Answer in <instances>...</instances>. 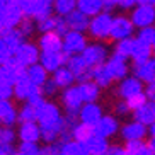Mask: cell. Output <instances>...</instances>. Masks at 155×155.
<instances>
[{
    "label": "cell",
    "instance_id": "1",
    "mask_svg": "<svg viewBox=\"0 0 155 155\" xmlns=\"http://www.w3.org/2000/svg\"><path fill=\"white\" fill-rule=\"evenodd\" d=\"M24 41H28V39L22 36V32L17 28L0 32V65L15 58V53L22 46Z\"/></svg>",
    "mask_w": 155,
    "mask_h": 155
},
{
    "label": "cell",
    "instance_id": "2",
    "mask_svg": "<svg viewBox=\"0 0 155 155\" xmlns=\"http://www.w3.org/2000/svg\"><path fill=\"white\" fill-rule=\"evenodd\" d=\"M114 17L111 15L109 10H102L101 14L91 17V24H89V36L96 41H104V39H111V28H113Z\"/></svg>",
    "mask_w": 155,
    "mask_h": 155
},
{
    "label": "cell",
    "instance_id": "3",
    "mask_svg": "<svg viewBox=\"0 0 155 155\" xmlns=\"http://www.w3.org/2000/svg\"><path fill=\"white\" fill-rule=\"evenodd\" d=\"M24 17L26 14L22 10V5L17 2H7L0 5V32L19 28Z\"/></svg>",
    "mask_w": 155,
    "mask_h": 155
},
{
    "label": "cell",
    "instance_id": "4",
    "mask_svg": "<svg viewBox=\"0 0 155 155\" xmlns=\"http://www.w3.org/2000/svg\"><path fill=\"white\" fill-rule=\"evenodd\" d=\"M60 101H61V106L65 109V114H70V116H78L82 106L85 104L82 94L78 91V85H72V87L63 89L61 94H60Z\"/></svg>",
    "mask_w": 155,
    "mask_h": 155
},
{
    "label": "cell",
    "instance_id": "5",
    "mask_svg": "<svg viewBox=\"0 0 155 155\" xmlns=\"http://www.w3.org/2000/svg\"><path fill=\"white\" fill-rule=\"evenodd\" d=\"M22 10L29 19H41L55 14V0H22Z\"/></svg>",
    "mask_w": 155,
    "mask_h": 155
},
{
    "label": "cell",
    "instance_id": "6",
    "mask_svg": "<svg viewBox=\"0 0 155 155\" xmlns=\"http://www.w3.org/2000/svg\"><path fill=\"white\" fill-rule=\"evenodd\" d=\"M87 45H89L87 36L82 31H72L70 29L63 36V53H67L68 56L82 55L84 50L87 48Z\"/></svg>",
    "mask_w": 155,
    "mask_h": 155
},
{
    "label": "cell",
    "instance_id": "7",
    "mask_svg": "<svg viewBox=\"0 0 155 155\" xmlns=\"http://www.w3.org/2000/svg\"><path fill=\"white\" fill-rule=\"evenodd\" d=\"M82 56L87 63H89V67L92 68V67L106 63L107 58L111 56V53H109V48L106 45H102L101 41H94V43H89V45H87V48L84 50Z\"/></svg>",
    "mask_w": 155,
    "mask_h": 155
},
{
    "label": "cell",
    "instance_id": "8",
    "mask_svg": "<svg viewBox=\"0 0 155 155\" xmlns=\"http://www.w3.org/2000/svg\"><path fill=\"white\" fill-rule=\"evenodd\" d=\"M145 91V82L140 80L137 75H128L123 80L118 82V87H116V96L119 99H130V97L137 96L140 92Z\"/></svg>",
    "mask_w": 155,
    "mask_h": 155
},
{
    "label": "cell",
    "instance_id": "9",
    "mask_svg": "<svg viewBox=\"0 0 155 155\" xmlns=\"http://www.w3.org/2000/svg\"><path fill=\"white\" fill-rule=\"evenodd\" d=\"M26 75H28V67L19 63L15 58H12L7 63H2L0 67V82H9L14 85L17 80H21Z\"/></svg>",
    "mask_w": 155,
    "mask_h": 155
},
{
    "label": "cell",
    "instance_id": "10",
    "mask_svg": "<svg viewBox=\"0 0 155 155\" xmlns=\"http://www.w3.org/2000/svg\"><path fill=\"white\" fill-rule=\"evenodd\" d=\"M135 24L130 17L126 15H116L113 21V28H111V39L113 41H121L128 38L135 36Z\"/></svg>",
    "mask_w": 155,
    "mask_h": 155
},
{
    "label": "cell",
    "instance_id": "11",
    "mask_svg": "<svg viewBox=\"0 0 155 155\" xmlns=\"http://www.w3.org/2000/svg\"><path fill=\"white\" fill-rule=\"evenodd\" d=\"M130 19L133 21L137 29L147 28V26H155V7L138 4L135 9H131Z\"/></svg>",
    "mask_w": 155,
    "mask_h": 155
},
{
    "label": "cell",
    "instance_id": "12",
    "mask_svg": "<svg viewBox=\"0 0 155 155\" xmlns=\"http://www.w3.org/2000/svg\"><path fill=\"white\" fill-rule=\"evenodd\" d=\"M106 68L109 72L113 82H119L123 80L124 77H128V72H130V65H128V60L123 56L116 55V53H111V56L106 61Z\"/></svg>",
    "mask_w": 155,
    "mask_h": 155
},
{
    "label": "cell",
    "instance_id": "13",
    "mask_svg": "<svg viewBox=\"0 0 155 155\" xmlns=\"http://www.w3.org/2000/svg\"><path fill=\"white\" fill-rule=\"evenodd\" d=\"M94 131L96 135L99 137H104V138H113L116 137L119 131H121V124H119V119L113 114H104L102 118L94 124Z\"/></svg>",
    "mask_w": 155,
    "mask_h": 155
},
{
    "label": "cell",
    "instance_id": "14",
    "mask_svg": "<svg viewBox=\"0 0 155 155\" xmlns=\"http://www.w3.org/2000/svg\"><path fill=\"white\" fill-rule=\"evenodd\" d=\"M39 92H43V87L36 85L28 75L14 84V99H17L19 102H26L29 101V97L36 96Z\"/></svg>",
    "mask_w": 155,
    "mask_h": 155
},
{
    "label": "cell",
    "instance_id": "15",
    "mask_svg": "<svg viewBox=\"0 0 155 155\" xmlns=\"http://www.w3.org/2000/svg\"><path fill=\"white\" fill-rule=\"evenodd\" d=\"M39 58H41V48L36 43H31V41H24L22 46L15 53V60L19 63H22L24 67H31V65L38 63Z\"/></svg>",
    "mask_w": 155,
    "mask_h": 155
},
{
    "label": "cell",
    "instance_id": "16",
    "mask_svg": "<svg viewBox=\"0 0 155 155\" xmlns=\"http://www.w3.org/2000/svg\"><path fill=\"white\" fill-rule=\"evenodd\" d=\"M147 135H148V126L140 123V121H137V119L121 124V131H119V137L123 138L124 141L145 140Z\"/></svg>",
    "mask_w": 155,
    "mask_h": 155
},
{
    "label": "cell",
    "instance_id": "17",
    "mask_svg": "<svg viewBox=\"0 0 155 155\" xmlns=\"http://www.w3.org/2000/svg\"><path fill=\"white\" fill-rule=\"evenodd\" d=\"M67 61H68V55L63 51H41V58H39V63L50 73L65 67Z\"/></svg>",
    "mask_w": 155,
    "mask_h": 155
},
{
    "label": "cell",
    "instance_id": "18",
    "mask_svg": "<svg viewBox=\"0 0 155 155\" xmlns=\"http://www.w3.org/2000/svg\"><path fill=\"white\" fill-rule=\"evenodd\" d=\"M67 67L72 70V73L75 75L77 78V84L78 82H85L91 78V67L84 60L82 55H73V56H68V61H67Z\"/></svg>",
    "mask_w": 155,
    "mask_h": 155
},
{
    "label": "cell",
    "instance_id": "19",
    "mask_svg": "<svg viewBox=\"0 0 155 155\" xmlns=\"http://www.w3.org/2000/svg\"><path fill=\"white\" fill-rule=\"evenodd\" d=\"M38 46L41 51H63V36L56 31L41 32L38 38Z\"/></svg>",
    "mask_w": 155,
    "mask_h": 155
},
{
    "label": "cell",
    "instance_id": "20",
    "mask_svg": "<svg viewBox=\"0 0 155 155\" xmlns=\"http://www.w3.org/2000/svg\"><path fill=\"white\" fill-rule=\"evenodd\" d=\"M17 135L19 141H41V126L38 121L19 123Z\"/></svg>",
    "mask_w": 155,
    "mask_h": 155
},
{
    "label": "cell",
    "instance_id": "21",
    "mask_svg": "<svg viewBox=\"0 0 155 155\" xmlns=\"http://www.w3.org/2000/svg\"><path fill=\"white\" fill-rule=\"evenodd\" d=\"M150 58H153V48L152 45L141 41L135 36V45H133V53H131V61L133 65H141L148 61Z\"/></svg>",
    "mask_w": 155,
    "mask_h": 155
},
{
    "label": "cell",
    "instance_id": "22",
    "mask_svg": "<svg viewBox=\"0 0 155 155\" xmlns=\"http://www.w3.org/2000/svg\"><path fill=\"white\" fill-rule=\"evenodd\" d=\"M102 116H104L102 107H101L97 102H85V104L82 106L80 113H78V121H82V123H87V124H91V126H94V124H96Z\"/></svg>",
    "mask_w": 155,
    "mask_h": 155
},
{
    "label": "cell",
    "instance_id": "23",
    "mask_svg": "<svg viewBox=\"0 0 155 155\" xmlns=\"http://www.w3.org/2000/svg\"><path fill=\"white\" fill-rule=\"evenodd\" d=\"M0 123L2 126H14L19 123V109L10 101H0Z\"/></svg>",
    "mask_w": 155,
    "mask_h": 155
},
{
    "label": "cell",
    "instance_id": "24",
    "mask_svg": "<svg viewBox=\"0 0 155 155\" xmlns=\"http://www.w3.org/2000/svg\"><path fill=\"white\" fill-rule=\"evenodd\" d=\"M133 75H137L145 84L155 82V56L141 65H133Z\"/></svg>",
    "mask_w": 155,
    "mask_h": 155
},
{
    "label": "cell",
    "instance_id": "25",
    "mask_svg": "<svg viewBox=\"0 0 155 155\" xmlns=\"http://www.w3.org/2000/svg\"><path fill=\"white\" fill-rule=\"evenodd\" d=\"M77 85H78V91H80V94H82L85 102H97V99H99V96H101V85L99 84L94 82L92 78H89L85 82H78Z\"/></svg>",
    "mask_w": 155,
    "mask_h": 155
},
{
    "label": "cell",
    "instance_id": "26",
    "mask_svg": "<svg viewBox=\"0 0 155 155\" xmlns=\"http://www.w3.org/2000/svg\"><path fill=\"white\" fill-rule=\"evenodd\" d=\"M51 78L55 80V84L60 87V91H63V89H67V87H72L75 85V82H77V78H75V75L72 73V70L65 65V67H61V68H58L56 72L51 73Z\"/></svg>",
    "mask_w": 155,
    "mask_h": 155
},
{
    "label": "cell",
    "instance_id": "27",
    "mask_svg": "<svg viewBox=\"0 0 155 155\" xmlns=\"http://www.w3.org/2000/svg\"><path fill=\"white\" fill-rule=\"evenodd\" d=\"M67 22H68V28L72 29V31H82L85 32L87 29H89V24H91V17L89 15H85L84 12H80V10H73L72 14L67 15Z\"/></svg>",
    "mask_w": 155,
    "mask_h": 155
},
{
    "label": "cell",
    "instance_id": "28",
    "mask_svg": "<svg viewBox=\"0 0 155 155\" xmlns=\"http://www.w3.org/2000/svg\"><path fill=\"white\" fill-rule=\"evenodd\" d=\"M133 119H137V121L147 124V126H150L155 121V102L153 101H147L140 109L133 111Z\"/></svg>",
    "mask_w": 155,
    "mask_h": 155
},
{
    "label": "cell",
    "instance_id": "29",
    "mask_svg": "<svg viewBox=\"0 0 155 155\" xmlns=\"http://www.w3.org/2000/svg\"><path fill=\"white\" fill-rule=\"evenodd\" d=\"M85 147H87V150H89L91 155H102V153H106V152L109 150L111 143H109L107 138L99 137V135L94 133V135L85 141Z\"/></svg>",
    "mask_w": 155,
    "mask_h": 155
},
{
    "label": "cell",
    "instance_id": "30",
    "mask_svg": "<svg viewBox=\"0 0 155 155\" xmlns=\"http://www.w3.org/2000/svg\"><path fill=\"white\" fill-rule=\"evenodd\" d=\"M60 150H61V155H91L85 143L73 140V138L72 140L60 141Z\"/></svg>",
    "mask_w": 155,
    "mask_h": 155
},
{
    "label": "cell",
    "instance_id": "31",
    "mask_svg": "<svg viewBox=\"0 0 155 155\" xmlns=\"http://www.w3.org/2000/svg\"><path fill=\"white\" fill-rule=\"evenodd\" d=\"M28 77L31 78L36 85L43 87L48 80H50V72H48V70H46L39 61H38V63L28 67Z\"/></svg>",
    "mask_w": 155,
    "mask_h": 155
},
{
    "label": "cell",
    "instance_id": "32",
    "mask_svg": "<svg viewBox=\"0 0 155 155\" xmlns=\"http://www.w3.org/2000/svg\"><path fill=\"white\" fill-rule=\"evenodd\" d=\"M77 9L89 17H94L102 10H106L102 0H77Z\"/></svg>",
    "mask_w": 155,
    "mask_h": 155
},
{
    "label": "cell",
    "instance_id": "33",
    "mask_svg": "<svg viewBox=\"0 0 155 155\" xmlns=\"http://www.w3.org/2000/svg\"><path fill=\"white\" fill-rule=\"evenodd\" d=\"M91 78L94 82H97L101 85V89H107V87L113 84V78H111L109 72L106 68V65H97V67H92L91 70Z\"/></svg>",
    "mask_w": 155,
    "mask_h": 155
},
{
    "label": "cell",
    "instance_id": "34",
    "mask_svg": "<svg viewBox=\"0 0 155 155\" xmlns=\"http://www.w3.org/2000/svg\"><path fill=\"white\" fill-rule=\"evenodd\" d=\"M133 45H135V36L128 38V39H121V41H114V48L113 53L123 56L126 60H131V53H133Z\"/></svg>",
    "mask_w": 155,
    "mask_h": 155
},
{
    "label": "cell",
    "instance_id": "35",
    "mask_svg": "<svg viewBox=\"0 0 155 155\" xmlns=\"http://www.w3.org/2000/svg\"><path fill=\"white\" fill-rule=\"evenodd\" d=\"M94 126H91V124L87 123H82V121H78L77 124H75V128H73V133H72V138L77 141H82V143H85L89 138L94 135Z\"/></svg>",
    "mask_w": 155,
    "mask_h": 155
},
{
    "label": "cell",
    "instance_id": "36",
    "mask_svg": "<svg viewBox=\"0 0 155 155\" xmlns=\"http://www.w3.org/2000/svg\"><path fill=\"white\" fill-rule=\"evenodd\" d=\"M133 155H155V152L152 150V147L148 141L145 140H135V141H126L124 145Z\"/></svg>",
    "mask_w": 155,
    "mask_h": 155
},
{
    "label": "cell",
    "instance_id": "37",
    "mask_svg": "<svg viewBox=\"0 0 155 155\" xmlns=\"http://www.w3.org/2000/svg\"><path fill=\"white\" fill-rule=\"evenodd\" d=\"M26 121H38V107H34L31 102H22L19 107V123Z\"/></svg>",
    "mask_w": 155,
    "mask_h": 155
},
{
    "label": "cell",
    "instance_id": "38",
    "mask_svg": "<svg viewBox=\"0 0 155 155\" xmlns=\"http://www.w3.org/2000/svg\"><path fill=\"white\" fill-rule=\"evenodd\" d=\"M73 10H77V0H55V14L67 17L72 14Z\"/></svg>",
    "mask_w": 155,
    "mask_h": 155
},
{
    "label": "cell",
    "instance_id": "39",
    "mask_svg": "<svg viewBox=\"0 0 155 155\" xmlns=\"http://www.w3.org/2000/svg\"><path fill=\"white\" fill-rule=\"evenodd\" d=\"M36 28L39 32H48V31H55L56 29V14L46 15V17L36 19Z\"/></svg>",
    "mask_w": 155,
    "mask_h": 155
},
{
    "label": "cell",
    "instance_id": "40",
    "mask_svg": "<svg viewBox=\"0 0 155 155\" xmlns=\"http://www.w3.org/2000/svg\"><path fill=\"white\" fill-rule=\"evenodd\" d=\"M19 138L14 126H2L0 128V145H14Z\"/></svg>",
    "mask_w": 155,
    "mask_h": 155
},
{
    "label": "cell",
    "instance_id": "41",
    "mask_svg": "<svg viewBox=\"0 0 155 155\" xmlns=\"http://www.w3.org/2000/svg\"><path fill=\"white\" fill-rule=\"evenodd\" d=\"M17 150L24 155H39L41 153V145L39 141H19Z\"/></svg>",
    "mask_w": 155,
    "mask_h": 155
},
{
    "label": "cell",
    "instance_id": "42",
    "mask_svg": "<svg viewBox=\"0 0 155 155\" xmlns=\"http://www.w3.org/2000/svg\"><path fill=\"white\" fill-rule=\"evenodd\" d=\"M17 29L22 32V36L26 38V39H29V38L34 34V31H38L36 21H34V19H29V17H24V21L21 22V26H19Z\"/></svg>",
    "mask_w": 155,
    "mask_h": 155
},
{
    "label": "cell",
    "instance_id": "43",
    "mask_svg": "<svg viewBox=\"0 0 155 155\" xmlns=\"http://www.w3.org/2000/svg\"><path fill=\"white\" fill-rule=\"evenodd\" d=\"M137 38L141 39V41L148 43V45H153L155 43V26H147V28L138 29Z\"/></svg>",
    "mask_w": 155,
    "mask_h": 155
},
{
    "label": "cell",
    "instance_id": "44",
    "mask_svg": "<svg viewBox=\"0 0 155 155\" xmlns=\"http://www.w3.org/2000/svg\"><path fill=\"white\" fill-rule=\"evenodd\" d=\"M147 101H148V97H147L145 91H143V92H140V94H137V96L126 99V102H128V106L131 107V111H137V109H140L141 106L145 104Z\"/></svg>",
    "mask_w": 155,
    "mask_h": 155
},
{
    "label": "cell",
    "instance_id": "45",
    "mask_svg": "<svg viewBox=\"0 0 155 155\" xmlns=\"http://www.w3.org/2000/svg\"><path fill=\"white\" fill-rule=\"evenodd\" d=\"M14 99V85L9 82H0V101Z\"/></svg>",
    "mask_w": 155,
    "mask_h": 155
},
{
    "label": "cell",
    "instance_id": "46",
    "mask_svg": "<svg viewBox=\"0 0 155 155\" xmlns=\"http://www.w3.org/2000/svg\"><path fill=\"white\" fill-rule=\"evenodd\" d=\"M114 113L118 116H128V114H133L131 107L128 106V102L124 99H119L116 104H114Z\"/></svg>",
    "mask_w": 155,
    "mask_h": 155
},
{
    "label": "cell",
    "instance_id": "47",
    "mask_svg": "<svg viewBox=\"0 0 155 155\" xmlns=\"http://www.w3.org/2000/svg\"><path fill=\"white\" fill-rule=\"evenodd\" d=\"M39 155H61L60 141L58 143H45V145L41 147V153Z\"/></svg>",
    "mask_w": 155,
    "mask_h": 155
},
{
    "label": "cell",
    "instance_id": "48",
    "mask_svg": "<svg viewBox=\"0 0 155 155\" xmlns=\"http://www.w3.org/2000/svg\"><path fill=\"white\" fill-rule=\"evenodd\" d=\"M58 91H60V87L55 84V80L50 77V80L43 85V94H45L46 97H51V96H55V94H58Z\"/></svg>",
    "mask_w": 155,
    "mask_h": 155
},
{
    "label": "cell",
    "instance_id": "49",
    "mask_svg": "<svg viewBox=\"0 0 155 155\" xmlns=\"http://www.w3.org/2000/svg\"><path fill=\"white\" fill-rule=\"evenodd\" d=\"M55 31H56V32H60L61 36H65V34H67V32L70 31L67 19L61 17V15H56V29H55Z\"/></svg>",
    "mask_w": 155,
    "mask_h": 155
},
{
    "label": "cell",
    "instance_id": "50",
    "mask_svg": "<svg viewBox=\"0 0 155 155\" xmlns=\"http://www.w3.org/2000/svg\"><path fill=\"white\" fill-rule=\"evenodd\" d=\"M109 155H133V153L123 145H111L109 147Z\"/></svg>",
    "mask_w": 155,
    "mask_h": 155
},
{
    "label": "cell",
    "instance_id": "51",
    "mask_svg": "<svg viewBox=\"0 0 155 155\" xmlns=\"http://www.w3.org/2000/svg\"><path fill=\"white\" fill-rule=\"evenodd\" d=\"M138 5V0H118V7L121 10H131Z\"/></svg>",
    "mask_w": 155,
    "mask_h": 155
},
{
    "label": "cell",
    "instance_id": "52",
    "mask_svg": "<svg viewBox=\"0 0 155 155\" xmlns=\"http://www.w3.org/2000/svg\"><path fill=\"white\" fill-rule=\"evenodd\" d=\"M145 94L148 97V101H153L155 102V82L145 84Z\"/></svg>",
    "mask_w": 155,
    "mask_h": 155
},
{
    "label": "cell",
    "instance_id": "53",
    "mask_svg": "<svg viewBox=\"0 0 155 155\" xmlns=\"http://www.w3.org/2000/svg\"><path fill=\"white\" fill-rule=\"evenodd\" d=\"M102 2H104V9L109 10V12L118 7V0H102Z\"/></svg>",
    "mask_w": 155,
    "mask_h": 155
},
{
    "label": "cell",
    "instance_id": "54",
    "mask_svg": "<svg viewBox=\"0 0 155 155\" xmlns=\"http://www.w3.org/2000/svg\"><path fill=\"white\" fill-rule=\"evenodd\" d=\"M148 135H150V138H155V121L148 126Z\"/></svg>",
    "mask_w": 155,
    "mask_h": 155
},
{
    "label": "cell",
    "instance_id": "55",
    "mask_svg": "<svg viewBox=\"0 0 155 155\" xmlns=\"http://www.w3.org/2000/svg\"><path fill=\"white\" fill-rule=\"evenodd\" d=\"M138 4H141V5H152V7H155V0H138Z\"/></svg>",
    "mask_w": 155,
    "mask_h": 155
},
{
    "label": "cell",
    "instance_id": "56",
    "mask_svg": "<svg viewBox=\"0 0 155 155\" xmlns=\"http://www.w3.org/2000/svg\"><path fill=\"white\" fill-rule=\"evenodd\" d=\"M148 143H150V147H152V150L155 152V138H150V141H148Z\"/></svg>",
    "mask_w": 155,
    "mask_h": 155
},
{
    "label": "cell",
    "instance_id": "57",
    "mask_svg": "<svg viewBox=\"0 0 155 155\" xmlns=\"http://www.w3.org/2000/svg\"><path fill=\"white\" fill-rule=\"evenodd\" d=\"M12 155H24V153H22V152H19V150H15V152H14V153H12Z\"/></svg>",
    "mask_w": 155,
    "mask_h": 155
},
{
    "label": "cell",
    "instance_id": "58",
    "mask_svg": "<svg viewBox=\"0 0 155 155\" xmlns=\"http://www.w3.org/2000/svg\"><path fill=\"white\" fill-rule=\"evenodd\" d=\"M9 2H17V4H22V0H9Z\"/></svg>",
    "mask_w": 155,
    "mask_h": 155
},
{
    "label": "cell",
    "instance_id": "59",
    "mask_svg": "<svg viewBox=\"0 0 155 155\" xmlns=\"http://www.w3.org/2000/svg\"><path fill=\"white\" fill-rule=\"evenodd\" d=\"M152 48H153V56H155V43L152 45Z\"/></svg>",
    "mask_w": 155,
    "mask_h": 155
}]
</instances>
